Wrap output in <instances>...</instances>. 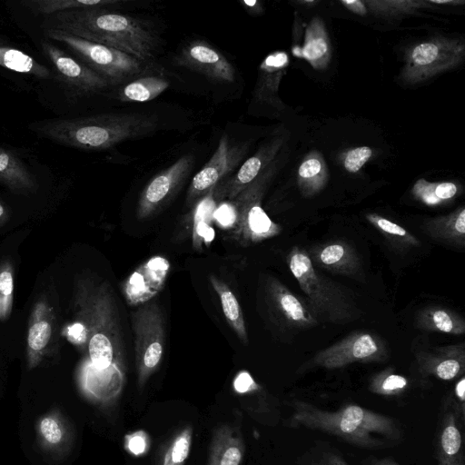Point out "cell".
<instances>
[{"label": "cell", "mask_w": 465, "mask_h": 465, "mask_svg": "<svg viewBox=\"0 0 465 465\" xmlns=\"http://www.w3.org/2000/svg\"><path fill=\"white\" fill-rule=\"evenodd\" d=\"M83 322L93 383L119 391L125 379V351L119 312L111 286L101 282L84 287Z\"/></svg>", "instance_id": "6da1fadb"}, {"label": "cell", "mask_w": 465, "mask_h": 465, "mask_svg": "<svg viewBox=\"0 0 465 465\" xmlns=\"http://www.w3.org/2000/svg\"><path fill=\"white\" fill-rule=\"evenodd\" d=\"M290 405L292 412L286 420L290 428L325 432L360 448H389L404 437L396 419L357 404H346L333 411L300 400Z\"/></svg>", "instance_id": "7a4b0ae2"}, {"label": "cell", "mask_w": 465, "mask_h": 465, "mask_svg": "<svg viewBox=\"0 0 465 465\" xmlns=\"http://www.w3.org/2000/svg\"><path fill=\"white\" fill-rule=\"evenodd\" d=\"M42 26L115 48L143 62L153 58L158 46V36L146 23L102 7L59 12L46 16Z\"/></svg>", "instance_id": "3957f363"}, {"label": "cell", "mask_w": 465, "mask_h": 465, "mask_svg": "<svg viewBox=\"0 0 465 465\" xmlns=\"http://www.w3.org/2000/svg\"><path fill=\"white\" fill-rule=\"evenodd\" d=\"M158 127L155 114L108 113L86 117L38 122L33 129L40 135L65 146L104 150L151 134Z\"/></svg>", "instance_id": "277c9868"}, {"label": "cell", "mask_w": 465, "mask_h": 465, "mask_svg": "<svg viewBox=\"0 0 465 465\" xmlns=\"http://www.w3.org/2000/svg\"><path fill=\"white\" fill-rule=\"evenodd\" d=\"M288 268L306 296V303L320 321L346 324L361 315L351 290L325 277L312 262L307 251L293 246L286 256Z\"/></svg>", "instance_id": "5b68a950"}, {"label": "cell", "mask_w": 465, "mask_h": 465, "mask_svg": "<svg viewBox=\"0 0 465 465\" xmlns=\"http://www.w3.org/2000/svg\"><path fill=\"white\" fill-rule=\"evenodd\" d=\"M45 35L65 44L84 64L100 74L109 84H116L144 74V62L136 57L100 44L78 38L59 30H45Z\"/></svg>", "instance_id": "8992f818"}, {"label": "cell", "mask_w": 465, "mask_h": 465, "mask_svg": "<svg viewBox=\"0 0 465 465\" xmlns=\"http://www.w3.org/2000/svg\"><path fill=\"white\" fill-rule=\"evenodd\" d=\"M137 386L143 390L158 370L164 351L165 323L156 301H149L132 312Z\"/></svg>", "instance_id": "52a82bcc"}, {"label": "cell", "mask_w": 465, "mask_h": 465, "mask_svg": "<svg viewBox=\"0 0 465 465\" xmlns=\"http://www.w3.org/2000/svg\"><path fill=\"white\" fill-rule=\"evenodd\" d=\"M270 173H263L233 200L237 218L231 237L242 246H249L273 238L282 232V226L273 222L262 207Z\"/></svg>", "instance_id": "ba28073f"}, {"label": "cell", "mask_w": 465, "mask_h": 465, "mask_svg": "<svg viewBox=\"0 0 465 465\" xmlns=\"http://www.w3.org/2000/svg\"><path fill=\"white\" fill-rule=\"evenodd\" d=\"M389 358L386 341L377 333L357 331L317 351L301 366L299 372L313 369L334 370L351 363L383 362Z\"/></svg>", "instance_id": "9c48e42d"}, {"label": "cell", "mask_w": 465, "mask_h": 465, "mask_svg": "<svg viewBox=\"0 0 465 465\" xmlns=\"http://www.w3.org/2000/svg\"><path fill=\"white\" fill-rule=\"evenodd\" d=\"M245 143L232 142L227 134L221 136L218 146L209 161L193 176L188 191L186 203L192 204L204 197L223 179L233 171L247 153Z\"/></svg>", "instance_id": "30bf717a"}, {"label": "cell", "mask_w": 465, "mask_h": 465, "mask_svg": "<svg viewBox=\"0 0 465 465\" xmlns=\"http://www.w3.org/2000/svg\"><path fill=\"white\" fill-rule=\"evenodd\" d=\"M194 161L193 154H184L148 183L138 201L140 220L152 217L171 201L189 176Z\"/></svg>", "instance_id": "8fae6325"}, {"label": "cell", "mask_w": 465, "mask_h": 465, "mask_svg": "<svg viewBox=\"0 0 465 465\" xmlns=\"http://www.w3.org/2000/svg\"><path fill=\"white\" fill-rule=\"evenodd\" d=\"M465 414L451 396L443 400L434 438L438 465H465Z\"/></svg>", "instance_id": "7c38bea8"}, {"label": "cell", "mask_w": 465, "mask_h": 465, "mask_svg": "<svg viewBox=\"0 0 465 465\" xmlns=\"http://www.w3.org/2000/svg\"><path fill=\"white\" fill-rule=\"evenodd\" d=\"M178 66L197 72L218 83H232L235 70L226 57L210 44L196 40L184 45L175 56Z\"/></svg>", "instance_id": "4fadbf2b"}, {"label": "cell", "mask_w": 465, "mask_h": 465, "mask_svg": "<svg viewBox=\"0 0 465 465\" xmlns=\"http://www.w3.org/2000/svg\"><path fill=\"white\" fill-rule=\"evenodd\" d=\"M266 296L269 306L277 320L290 329L303 330L316 326L319 320L305 301L292 292L278 279L266 280Z\"/></svg>", "instance_id": "5bb4252c"}, {"label": "cell", "mask_w": 465, "mask_h": 465, "mask_svg": "<svg viewBox=\"0 0 465 465\" xmlns=\"http://www.w3.org/2000/svg\"><path fill=\"white\" fill-rule=\"evenodd\" d=\"M170 267L169 261L161 255L141 264L122 283L126 302L130 305H139L152 301L163 289Z\"/></svg>", "instance_id": "9a60e30c"}, {"label": "cell", "mask_w": 465, "mask_h": 465, "mask_svg": "<svg viewBox=\"0 0 465 465\" xmlns=\"http://www.w3.org/2000/svg\"><path fill=\"white\" fill-rule=\"evenodd\" d=\"M416 362L422 377L452 381L465 373V346L460 343L420 351L416 354Z\"/></svg>", "instance_id": "2e32d148"}, {"label": "cell", "mask_w": 465, "mask_h": 465, "mask_svg": "<svg viewBox=\"0 0 465 465\" xmlns=\"http://www.w3.org/2000/svg\"><path fill=\"white\" fill-rule=\"evenodd\" d=\"M42 48L64 81L77 90L94 93L109 85L100 74L71 57L51 42L42 41Z\"/></svg>", "instance_id": "e0dca14e"}, {"label": "cell", "mask_w": 465, "mask_h": 465, "mask_svg": "<svg viewBox=\"0 0 465 465\" xmlns=\"http://www.w3.org/2000/svg\"><path fill=\"white\" fill-rule=\"evenodd\" d=\"M306 251L316 268L353 278L362 272L361 262L356 250L345 241L318 243Z\"/></svg>", "instance_id": "ac0fdd59"}, {"label": "cell", "mask_w": 465, "mask_h": 465, "mask_svg": "<svg viewBox=\"0 0 465 465\" xmlns=\"http://www.w3.org/2000/svg\"><path fill=\"white\" fill-rule=\"evenodd\" d=\"M244 455L245 443L239 427L224 423L213 430L206 465H242Z\"/></svg>", "instance_id": "d6986e66"}, {"label": "cell", "mask_w": 465, "mask_h": 465, "mask_svg": "<svg viewBox=\"0 0 465 465\" xmlns=\"http://www.w3.org/2000/svg\"><path fill=\"white\" fill-rule=\"evenodd\" d=\"M422 229L435 241L456 248H464L465 209L460 207L448 215L426 220Z\"/></svg>", "instance_id": "ffe728a7"}, {"label": "cell", "mask_w": 465, "mask_h": 465, "mask_svg": "<svg viewBox=\"0 0 465 465\" xmlns=\"http://www.w3.org/2000/svg\"><path fill=\"white\" fill-rule=\"evenodd\" d=\"M418 329L426 331L461 335L465 332V321L455 311L439 305L421 309L415 320Z\"/></svg>", "instance_id": "44dd1931"}, {"label": "cell", "mask_w": 465, "mask_h": 465, "mask_svg": "<svg viewBox=\"0 0 465 465\" xmlns=\"http://www.w3.org/2000/svg\"><path fill=\"white\" fill-rule=\"evenodd\" d=\"M0 182L15 192H31L37 185L25 163L14 153L0 147Z\"/></svg>", "instance_id": "7402d4cb"}, {"label": "cell", "mask_w": 465, "mask_h": 465, "mask_svg": "<svg viewBox=\"0 0 465 465\" xmlns=\"http://www.w3.org/2000/svg\"><path fill=\"white\" fill-rule=\"evenodd\" d=\"M210 283L216 292L227 323L243 344H248L245 321L237 298L230 287L214 275L209 277Z\"/></svg>", "instance_id": "603a6c76"}, {"label": "cell", "mask_w": 465, "mask_h": 465, "mask_svg": "<svg viewBox=\"0 0 465 465\" xmlns=\"http://www.w3.org/2000/svg\"><path fill=\"white\" fill-rule=\"evenodd\" d=\"M214 189L210 191L197 203L193 217V247L201 252L203 244L210 245L215 236V232L211 226L213 221V212L216 208V201L213 196Z\"/></svg>", "instance_id": "cb8c5ba5"}, {"label": "cell", "mask_w": 465, "mask_h": 465, "mask_svg": "<svg viewBox=\"0 0 465 465\" xmlns=\"http://www.w3.org/2000/svg\"><path fill=\"white\" fill-rule=\"evenodd\" d=\"M169 87V83L159 76H143L126 84L119 93L124 102L143 103L159 96Z\"/></svg>", "instance_id": "d4e9b609"}, {"label": "cell", "mask_w": 465, "mask_h": 465, "mask_svg": "<svg viewBox=\"0 0 465 465\" xmlns=\"http://www.w3.org/2000/svg\"><path fill=\"white\" fill-rule=\"evenodd\" d=\"M118 3L121 0H25L21 5L35 15L49 16L64 11L103 7Z\"/></svg>", "instance_id": "484cf974"}, {"label": "cell", "mask_w": 465, "mask_h": 465, "mask_svg": "<svg viewBox=\"0 0 465 465\" xmlns=\"http://www.w3.org/2000/svg\"><path fill=\"white\" fill-rule=\"evenodd\" d=\"M411 386L410 379L396 373L394 368L391 366L370 378L368 390L379 396L395 398L405 394Z\"/></svg>", "instance_id": "4316f807"}, {"label": "cell", "mask_w": 465, "mask_h": 465, "mask_svg": "<svg viewBox=\"0 0 465 465\" xmlns=\"http://www.w3.org/2000/svg\"><path fill=\"white\" fill-rule=\"evenodd\" d=\"M0 65L17 73L32 74L37 78L50 77V72L45 65L15 48L0 46Z\"/></svg>", "instance_id": "83f0119b"}, {"label": "cell", "mask_w": 465, "mask_h": 465, "mask_svg": "<svg viewBox=\"0 0 465 465\" xmlns=\"http://www.w3.org/2000/svg\"><path fill=\"white\" fill-rule=\"evenodd\" d=\"M193 429L185 425L168 440L163 450L159 465H184L193 444Z\"/></svg>", "instance_id": "f1b7e54d"}, {"label": "cell", "mask_w": 465, "mask_h": 465, "mask_svg": "<svg viewBox=\"0 0 465 465\" xmlns=\"http://www.w3.org/2000/svg\"><path fill=\"white\" fill-rule=\"evenodd\" d=\"M365 217L389 241L403 247H415L420 244L415 235L394 222L377 213H367Z\"/></svg>", "instance_id": "f546056e"}, {"label": "cell", "mask_w": 465, "mask_h": 465, "mask_svg": "<svg viewBox=\"0 0 465 465\" xmlns=\"http://www.w3.org/2000/svg\"><path fill=\"white\" fill-rule=\"evenodd\" d=\"M458 187L450 182L430 183L419 181L413 187V194L420 202L430 206H437L454 198Z\"/></svg>", "instance_id": "4dcf8cb0"}, {"label": "cell", "mask_w": 465, "mask_h": 465, "mask_svg": "<svg viewBox=\"0 0 465 465\" xmlns=\"http://www.w3.org/2000/svg\"><path fill=\"white\" fill-rule=\"evenodd\" d=\"M314 443L298 458V465H349L341 454L326 442Z\"/></svg>", "instance_id": "1f68e13d"}, {"label": "cell", "mask_w": 465, "mask_h": 465, "mask_svg": "<svg viewBox=\"0 0 465 465\" xmlns=\"http://www.w3.org/2000/svg\"><path fill=\"white\" fill-rule=\"evenodd\" d=\"M440 55V49L435 43L418 45L411 53V60L416 66L428 67L435 63Z\"/></svg>", "instance_id": "d6a6232c"}, {"label": "cell", "mask_w": 465, "mask_h": 465, "mask_svg": "<svg viewBox=\"0 0 465 465\" xmlns=\"http://www.w3.org/2000/svg\"><path fill=\"white\" fill-rule=\"evenodd\" d=\"M51 325L45 321L35 322L29 329L27 342L31 350L39 351L43 350L50 340Z\"/></svg>", "instance_id": "836d02e7"}, {"label": "cell", "mask_w": 465, "mask_h": 465, "mask_svg": "<svg viewBox=\"0 0 465 465\" xmlns=\"http://www.w3.org/2000/svg\"><path fill=\"white\" fill-rule=\"evenodd\" d=\"M237 213L232 202L221 203L213 212V221L219 227L232 231L235 225Z\"/></svg>", "instance_id": "e575fe53"}, {"label": "cell", "mask_w": 465, "mask_h": 465, "mask_svg": "<svg viewBox=\"0 0 465 465\" xmlns=\"http://www.w3.org/2000/svg\"><path fill=\"white\" fill-rule=\"evenodd\" d=\"M14 281L12 272L4 270L0 272V317L6 315L10 309Z\"/></svg>", "instance_id": "d590c367"}, {"label": "cell", "mask_w": 465, "mask_h": 465, "mask_svg": "<svg viewBox=\"0 0 465 465\" xmlns=\"http://www.w3.org/2000/svg\"><path fill=\"white\" fill-rule=\"evenodd\" d=\"M126 450L134 456L144 454L150 447L149 436L143 430H137L124 438Z\"/></svg>", "instance_id": "8d00e7d4"}, {"label": "cell", "mask_w": 465, "mask_h": 465, "mask_svg": "<svg viewBox=\"0 0 465 465\" xmlns=\"http://www.w3.org/2000/svg\"><path fill=\"white\" fill-rule=\"evenodd\" d=\"M40 432L45 440L50 444H57L64 438L63 428L60 423L51 416H46L41 420Z\"/></svg>", "instance_id": "74e56055"}, {"label": "cell", "mask_w": 465, "mask_h": 465, "mask_svg": "<svg viewBox=\"0 0 465 465\" xmlns=\"http://www.w3.org/2000/svg\"><path fill=\"white\" fill-rule=\"evenodd\" d=\"M371 149L361 146L348 153L344 160L345 169L350 173L358 172L371 156Z\"/></svg>", "instance_id": "f35d334b"}, {"label": "cell", "mask_w": 465, "mask_h": 465, "mask_svg": "<svg viewBox=\"0 0 465 465\" xmlns=\"http://www.w3.org/2000/svg\"><path fill=\"white\" fill-rule=\"evenodd\" d=\"M232 386L237 393L244 395L262 388L246 371H241L237 373L233 380Z\"/></svg>", "instance_id": "ab89813d"}, {"label": "cell", "mask_w": 465, "mask_h": 465, "mask_svg": "<svg viewBox=\"0 0 465 465\" xmlns=\"http://www.w3.org/2000/svg\"><path fill=\"white\" fill-rule=\"evenodd\" d=\"M327 53V43L321 37L312 38L304 47V55L310 60H317Z\"/></svg>", "instance_id": "60d3db41"}, {"label": "cell", "mask_w": 465, "mask_h": 465, "mask_svg": "<svg viewBox=\"0 0 465 465\" xmlns=\"http://www.w3.org/2000/svg\"><path fill=\"white\" fill-rule=\"evenodd\" d=\"M321 169L322 164L320 161L315 158H311L301 164L298 173L302 179H312L318 175Z\"/></svg>", "instance_id": "b9f144b4"}, {"label": "cell", "mask_w": 465, "mask_h": 465, "mask_svg": "<svg viewBox=\"0 0 465 465\" xmlns=\"http://www.w3.org/2000/svg\"><path fill=\"white\" fill-rule=\"evenodd\" d=\"M456 404L458 405L460 411L465 414V377L464 375L460 377L457 381L454 389L453 395H450Z\"/></svg>", "instance_id": "7bdbcfd3"}, {"label": "cell", "mask_w": 465, "mask_h": 465, "mask_svg": "<svg viewBox=\"0 0 465 465\" xmlns=\"http://www.w3.org/2000/svg\"><path fill=\"white\" fill-rule=\"evenodd\" d=\"M364 465H401L396 462L393 459L389 457H375L369 456L363 460Z\"/></svg>", "instance_id": "ee69618b"}, {"label": "cell", "mask_w": 465, "mask_h": 465, "mask_svg": "<svg viewBox=\"0 0 465 465\" xmlns=\"http://www.w3.org/2000/svg\"><path fill=\"white\" fill-rule=\"evenodd\" d=\"M342 4L354 13L360 15H364L366 13L365 6L359 0H344L342 1Z\"/></svg>", "instance_id": "f6af8a7d"}, {"label": "cell", "mask_w": 465, "mask_h": 465, "mask_svg": "<svg viewBox=\"0 0 465 465\" xmlns=\"http://www.w3.org/2000/svg\"><path fill=\"white\" fill-rule=\"evenodd\" d=\"M241 4L244 9L250 14L259 13L261 7H259V2L256 0H242Z\"/></svg>", "instance_id": "bcb514c9"}, {"label": "cell", "mask_w": 465, "mask_h": 465, "mask_svg": "<svg viewBox=\"0 0 465 465\" xmlns=\"http://www.w3.org/2000/svg\"><path fill=\"white\" fill-rule=\"evenodd\" d=\"M432 3H435V4H448V3H451L452 1L450 0H431Z\"/></svg>", "instance_id": "7dc6e473"}, {"label": "cell", "mask_w": 465, "mask_h": 465, "mask_svg": "<svg viewBox=\"0 0 465 465\" xmlns=\"http://www.w3.org/2000/svg\"><path fill=\"white\" fill-rule=\"evenodd\" d=\"M4 214H5V208H4V206L0 203V217H2Z\"/></svg>", "instance_id": "c3c4849f"}, {"label": "cell", "mask_w": 465, "mask_h": 465, "mask_svg": "<svg viewBox=\"0 0 465 465\" xmlns=\"http://www.w3.org/2000/svg\"><path fill=\"white\" fill-rule=\"evenodd\" d=\"M0 46H3L1 41H0Z\"/></svg>", "instance_id": "681fc988"}]
</instances>
